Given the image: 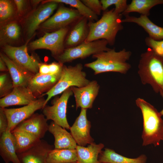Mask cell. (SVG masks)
Returning <instances> with one entry per match:
<instances>
[{
	"instance_id": "cell-8",
	"label": "cell",
	"mask_w": 163,
	"mask_h": 163,
	"mask_svg": "<svg viewBox=\"0 0 163 163\" xmlns=\"http://www.w3.org/2000/svg\"><path fill=\"white\" fill-rule=\"evenodd\" d=\"M68 31L66 27L61 28L51 33H46L43 36L30 44L31 49H44L50 51L56 57L64 51V38Z\"/></svg>"
},
{
	"instance_id": "cell-38",
	"label": "cell",
	"mask_w": 163,
	"mask_h": 163,
	"mask_svg": "<svg viewBox=\"0 0 163 163\" xmlns=\"http://www.w3.org/2000/svg\"><path fill=\"white\" fill-rule=\"evenodd\" d=\"M38 73L43 75L49 74L50 70L49 64L40 63L39 66Z\"/></svg>"
},
{
	"instance_id": "cell-40",
	"label": "cell",
	"mask_w": 163,
	"mask_h": 163,
	"mask_svg": "<svg viewBox=\"0 0 163 163\" xmlns=\"http://www.w3.org/2000/svg\"><path fill=\"white\" fill-rule=\"evenodd\" d=\"M0 71L2 72H8L5 62L1 57H0Z\"/></svg>"
},
{
	"instance_id": "cell-19",
	"label": "cell",
	"mask_w": 163,
	"mask_h": 163,
	"mask_svg": "<svg viewBox=\"0 0 163 163\" xmlns=\"http://www.w3.org/2000/svg\"><path fill=\"white\" fill-rule=\"evenodd\" d=\"M0 57L7 66L14 87H27L28 82L35 74L12 60L4 53H0Z\"/></svg>"
},
{
	"instance_id": "cell-42",
	"label": "cell",
	"mask_w": 163,
	"mask_h": 163,
	"mask_svg": "<svg viewBox=\"0 0 163 163\" xmlns=\"http://www.w3.org/2000/svg\"><path fill=\"white\" fill-rule=\"evenodd\" d=\"M162 96L163 97V94L162 95ZM160 112V113L161 114V115L162 116L163 115V109H162V110L160 112Z\"/></svg>"
},
{
	"instance_id": "cell-30",
	"label": "cell",
	"mask_w": 163,
	"mask_h": 163,
	"mask_svg": "<svg viewBox=\"0 0 163 163\" xmlns=\"http://www.w3.org/2000/svg\"><path fill=\"white\" fill-rule=\"evenodd\" d=\"M20 28L16 22H11L3 26L0 30L1 43L17 40L20 36Z\"/></svg>"
},
{
	"instance_id": "cell-28",
	"label": "cell",
	"mask_w": 163,
	"mask_h": 163,
	"mask_svg": "<svg viewBox=\"0 0 163 163\" xmlns=\"http://www.w3.org/2000/svg\"><path fill=\"white\" fill-rule=\"evenodd\" d=\"M11 133L15 139L17 154L29 149L40 139L33 134L22 130L14 129Z\"/></svg>"
},
{
	"instance_id": "cell-18",
	"label": "cell",
	"mask_w": 163,
	"mask_h": 163,
	"mask_svg": "<svg viewBox=\"0 0 163 163\" xmlns=\"http://www.w3.org/2000/svg\"><path fill=\"white\" fill-rule=\"evenodd\" d=\"M27 87H14L11 92L1 98L0 107L2 108L14 105H26L30 104L37 98Z\"/></svg>"
},
{
	"instance_id": "cell-9",
	"label": "cell",
	"mask_w": 163,
	"mask_h": 163,
	"mask_svg": "<svg viewBox=\"0 0 163 163\" xmlns=\"http://www.w3.org/2000/svg\"><path fill=\"white\" fill-rule=\"evenodd\" d=\"M45 100L44 97L38 98L32 103L18 108H3L8 121L7 130L11 132L20 123L28 118L38 110L43 108Z\"/></svg>"
},
{
	"instance_id": "cell-41",
	"label": "cell",
	"mask_w": 163,
	"mask_h": 163,
	"mask_svg": "<svg viewBox=\"0 0 163 163\" xmlns=\"http://www.w3.org/2000/svg\"><path fill=\"white\" fill-rule=\"evenodd\" d=\"M40 0H33V2H34V4H37L39 2H40Z\"/></svg>"
},
{
	"instance_id": "cell-32",
	"label": "cell",
	"mask_w": 163,
	"mask_h": 163,
	"mask_svg": "<svg viewBox=\"0 0 163 163\" xmlns=\"http://www.w3.org/2000/svg\"><path fill=\"white\" fill-rule=\"evenodd\" d=\"M126 0H101L100 1L102 6V10L106 11L110 6L114 5L115 11L117 13L122 14L126 9L128 5Z\"/></svg>"
},
{
	"instance_id": "cell-17",
	"label": "cell",
	"mask_w": 163,
	"mask_h": 163,
	"mask_svg": "<svg viewBox=\"0 0 163 163\" xmlns=\"http://www.w3.org/2000/svg\"><path fill=\"white\" fill-rule=\"evenodd\" d=\"M47 121L43 114L34 113L20 123L14 129L24 131L42 139L48 131Z\"/></svg>"
},
{
	"instance_id": "cell-34",
	"label": "cell",
	"mask_w": 163,
	"mask_h": 163,
	"mask_svg": "<svg viewBox=\"0 0 163 163\" xmlns=\"http://www.w3.org/2000/svg\"><path fill=\"white\" fill-rule=\"evenodd\" d=\"M145 41L149 47L152 49L157 54L163 57V40H155L148 37L145 38Z\"/></svg>"
},
{
	"instance_id": "cell-6",
	"label": "cell",
	"mask_w": 163,
	"mask_h": 163,
	"mask_svg": "<svg viewBox=\"0 0 163 163\" xmlns=\"http://www.w3.org/2000/svg\"><path fill=\"white\" fill-rule=\"evenodd\" d=\"M108 44L107 42L103 39L89 42L84 41L77 46L64 50L55 58L58 62L63 64L78 58L85 59L91 55L109 50L111 49L107 47Z\"/></svg>"
},
{
	"instance_id": "cell-31",
	"label": "cell",
	"mask_w": 163,
	"mask_h": 163,
	"mask_svg": "<svg viewBox=\"0 0 163 163\" xmlns=\"http://www.w3.org/2000/svg\"><path fill=\"white\" fill-rule=\"evenodd\" d=\"M14 88L12 80L8 72H2L0 75V97H3L12 91Z\"/></svg>"
},
{
	"instance_id": "cell-27",
	"label": "cell",
	"mask_w": 163,
	"mask_h": 163,
	"mask_svg": "<svg viewBox=\"0 0 163 163\" xmlns=\"http://www.w3.org/2000/svg\"><path fill=\"white\" fill-rule=\"evenodd\" d=\"M77 157L75 149H55L48 153L46 163H69L77 162Z\"/></svg>"
},
{
	"instance_id": "cell-37",
	"label": "cell",
	"mask_w": 163,
	"mask_h": 163,
	"mask_svg": "<svg viewBox=\"0 0 163 163\" xmlns=\"http://www.w3.org/2000/svg\"><path fill=\"white\" fill-rule=\"evenodd\" d=\"M63 65L59 62H56L49 64L50 74H55L59 73L62 70Z\"/></svg>"
},
{
	"instance_id": "cell-43",
	"label": "cell",
	"mask_w": 163,
	"mask_h": 163,
	"mask_svg": "<svg viewBox=\"0 0 163 163\" xmlns=\"http://www.w3.org/2000/svg\"><path fill=\"white\" fill-rule=\"evenodd\" d=\"M78 163L77 162H71V163Z\"/></svg>"
},
{
	"instance_id": "cell-20",
	"label": "cell",
	"mask_w": 163,
	"mask_h": 163,
	"mask_svg": "<svg viewBox=\"0 0 163 163\" xmlns=\"http://www.w3.org/2000/svg\"><path fill=\"white\" fill-rule=\"evenodd\" d=\"M0 155L5 163H21L16 152L15 138L10 131L0 135Z\"/></svg>"
},
{
	"instance_id": "cell-22",
	"label": "cell",
	"mask_w": 163,
	"mask_h": 163,
	"mask_svg": "<svg viewBox=\"0 0 163 163\" xmlns=\"http://www.w3.org/2000/svg\"><path fill=\"white\" fill-rule=\"evenodd\" d=\"M122 22L133 23L142 27L148 33L149 37L157 41L163 40V27H159L152 22L148 17L141 15L139 17L125 15Z\"/></svg>"
},
{
	"instance_id": "cell-4",
	"label": "cell",
	"mask_w": 163,
	"mask_h": 163,
	"mask_svg": "<svg viewBox=\"0 0 163 163\" xmlns=\"http://www.w3.org/2000/svg\"><path fill=\"white\" fill-rule=\"evenodd\" d=\"M138 73L143 84L150 85L156 92L163 94V57L150 48L141 54Z\"/></svg>"
},
{
	"instance_id": "cell-11",
	"label": "cell",
	"mask_w": 163,
	"mask_h": 163,
	"mask_svg": "<svg viewBox=\"0 0 163 163\" xmlns=\"http://www.w3.org/2000/svg\"><path fill=\"white\" fill-rule=\"evenodd\" d=\"M87 110L81 108L79 115L69 129L77 145L83 146L92 144L94 141L90 134L91 125L87 118Z\"/></svg>"
},
{
	"instance_id": "cell-23",
	"label": "cell",
	"mask_w": 163,
	"mask_h": 163,
	"mask_svg": "<svg viewBox=\"0 0 163 163\" xmlns=\"http://www.w3.org/2000/svg\"><path fill=\"white\" fill-rule=\"evenodd\" d=\"M104 147L102 143L90 144L86 147L77 145L76 151L78 163H100L98 156Z\"/></svg>"
},
{
	"instance_id": "cell-13",
	"label": "cell",
	"mask_w": 163,
	"mask_h": 163,
	"mask_svg": "<svg viewBox=\"0 0 163 163\" xmlns=\"http://www.w3.org/2000/svg\"><path fill=\"white\" fill-rule=\"evenodd\" d=\"M44 5L36 9L28 18L27 23L28 39L31 38L36 30L42 23L47 20L57 8L58 3L47 0Z\"/></svg>"
},
{
	"instance_id": "cell-21",
	"label": "cell",
	"mask_w": 163,
	"mask_h": 163,
	"mask_svg": "<svg viewBox=\"0 0 163 163\" xmlns=\"http://www.w3.org/2000/svg\"><path fill=\"white\" fill-rule=\"evenodd\" d=\"M49 132L54 138L55 149H75L77 144L71 133L59 125L52 121L49 125Z\"/></svg>"
},
{
	"instance_id": "cell-25",
	"label": "cell",
	"mask_w": 163,
	"mask_h": 163,
	"mask_svg": "<svg viewBox=\"0 0 163 163\" xmlns=\"http://www.w3.org/2000/svg\"><path fill=\"white\" fill-rule=\"evenodd\" d=\"M87 20L83 17L72 28L66 42L68 48L77 46L85 41L88 33Z\"/></svg>"
},
{
	"instance_id": "cell-5",
	"label": "cell",
	"mask_w": 163,
	"mask_h": 163,
	"mask_svg": "<svg viewBox=\"0 0 163 163\" xmlns=\"http://www.w3.org/2000/svg\"><path fill=\"white\" fill-rule=\"evenodd\" d=\"M83 69L81 63L74 66L63 65L61 75L57 83L50 91L40 96H47L44 107L52 97L63 93L69 88L72 86L80 88L88 84L90 81L86 78V74L83 71Z\"/></svg>"
},
{
	"instance_id": "cell-26",
	"label": "cell",
	"mask_w": 163,
	"mask_h": 163,
	"mask_svg": "<svg viewBox=\"0 0 163 163\" xmlns=\"http://www.w3.org/2000/svg\"><path fill=\"white\" fill-rule=\"evenodd\" d=\"M163 4V0H132L122 14L125 16L130 13L136 12L148 16L150 9L155 6Z\"/></svg>"
},
{
	"instance_id": "cell-1",
	"label": "cell",
	"mask_w": 163,
	"mask_h": 163,
	"mask_svg": "<svg viewBox=\"0 0 163 163\" xmlns=\"http://www.w3.org/2000/svg\"><path fill=\"white\" fill-rule=\"evenodd\" d=\"M122 16L113 8L105 11L101 18L96 22L89 21L88 24V33L84 41L89 42L103 39L110 45H113L117 33L123 28Z\"/></svg>"
},
{
	"instance_id": "cell-29",
	"label": "cell",
	"mask_w": 163,
	"mask_h": 163,
	"mask_svg": "<svg viewBox=\"0 0 163 163\" xmlns=\"http://www.w3.org/2000/svg\"><path fill=\"white\" fill-rule=\"evenodd\" d=\"M58 3L65 4L76 9L80 15L84 18L92 21L97 20V15L91 11L81 1L79 0H50Z\"/></svg>"
},
{
	"instance_id": "cell-35",
	"label": "cell",
	"mask_w": 163,
	"mask_h": 163,
	"mask_svg": "<svg viewBox=\"0 0 163 163\" xmlns=\"http://www.w3.org/2000/svg\"><path fill=\"white\" fill-rule=\"evenodd\" d=\"M82 3L97 15L101 14L102 6L100 1L98 0H82Z\"/></svg>"
},
{
	"instance_id": "cell-15",
	"label": "cell",
	"mask_w": 163,
	"mask_h": 163,
	"mask_svg": "<svg viewBox=\"0 0 163 163\" xmlns=\"http://www.w3.org/2000/svg\"><path fill=\"white\" fill-rule=\"evenodd\" d=\"M54 149L53 145L40 139L31 147L18 155L21 163H46L47 155Z\"/></svg>"
},
{
	"instance_id": "cell-14",
	"label": "cell",
	"mask_w": 163,
	"mask_h": 163,
	"mask_svg": "<svg viewBox=\"0 0 163 163\" xmlns=\"http://www.w3.org/2000/svg\"><path fill=\"white\" fill-rule=\"evenodd\" d=\"M100 85L96 80L90 81L86 85L80 88L71 87L75 99L76 108L91 109L93 102L97 96Z\"/></svg>"
},
{
	"instance_id": "cell-3",
	"label": "cell",
	"mask_w": 163,
	"mask_h": 163,
	"mask_svg": "<svg viewBox=\"0 0 163 163\" xmlns=\"http://www.w3.org/2000/svg\"><path fill=\"white\" fill-rule=\"evenodd\" d=\"M131 55V52L125 49L118 52L111 49L93 55L96 60L85 64V66L94 71V75L108 72L125 74L131 67L127 61Z\"/></svg>"
},
{
	"instance_id": "cell-24",
	"label": "cell",
	"mask_w": 163,
	"mask_h": 163,
	"mask_svg": "<svg viewBox=\"0 0 163 163\" xmlns=\"http://www.w3.org/2000/svg\"><path fill=\"white\" fill-rule=\"evenodd\" d=\"M100 163H146L147 157L142 154L135 158H129L116 153L114 150L106 148L98 156Z\"/></svg>"
},
{
	"instance_id": "cell-12",
	"label": "cell",
	"mask_w": 163,
	"mask_h": 163,
	"mask_svg": "<svg viewBox=\"0 0 163 163\" xmlns=\"http://www.w3.org/2000/svg\"><path fill=\"white\" fill-rule=\"evenodd\" d=\"M81 17L76 9L61 6L53 16L41 24V27L48 30H58L66 27Z\"/></svg>"
},
{
	"instance_id": "cell-7",
	"label": "cell",
	"mask_w": 163,
	"mask_h": 163,
	"mask_svg": "<svg viewBox=\"0 0 163 163\" xmlns=\"http://www.w3.org/2000/svg\"><path fill=\"white\" fill-rule=\"evenodd\" d=\"M73 94L71 87L69 88L60 97L52 101L51 106L46 105L43 107V113L48 120H51L62 127L70 129V126L66 117L67 108L68 100Z\"/></svg>"
},
{
	"instance_id": "cell-33",
	"label": "cell",
	"mask_w": 163,
	"mask_h": 163,
	"mask_svg": "<svg viewBox=\"0 0 163 163\" xmlns=\"http://www.w3.org/2000/svg\"><path fill=\"white\" fill-rule=\"evenodd\" d=\"M14 8L11 2L7 0H0V20L6 21L13 15Z\"/></svg>"
},
{
	"instance_id": "cell-16",
	"label": "cell",
	"mask_w": 163,
	"mask_h": 163,
	"mask_svg": "<svg viewBox=\"0 0 163 163\" xmlns=\"http://www.w3.org/2000/svg\"><path fill=\"white\" fill-rule=\"evenodd\" d=\"M62 70L55 74H35L28 82L27 87L35 96L39 98L57 83L61 75Z\"/></svg>"
},
{
	"instance_id": "cell-10",
	"label": "cell",
	"mask_w": 163,
	"mask_h": 163,
	"mask_svg": "<svg viewBox=\"0 0 163 163\" xmlns=\"http://www.w3.org/2000/svg\"><path fill=\"white\" fill-rule=\"evenodd\" d=\"M4 53L10 59L34 74L39 72L40 63L33 56L28 53L26 45L15 47L6 45Z\"/></svg>"
},
{
	"instance_id": "cell-36",
	"label": "cell",
	"mask_w": 163,
	"mask_h": 163,
	"mask_svg": "<svg viewBox=\"0 0 163 163\" xmlns=\"http://www.w3.org/2000/svg\"><path fill=\"white\" fill-rule=\"evenodd\" d=\"M8 127V121L2 108H0V136L6 131Z\"/></svg>"
},
{
	"instance_id": "cell-2",
	"label": "cell",
	"mask_w": 163,
	"mask_h": 163,
	"mask_svg": "<svg viewBox=\"0 0 163 163\" xmlns=\"http://www.w3.org/2000/svg\"><path fill=\"white\" fill-rule=\"evenodd\" d=\"M137 106L142 112L143 130L142 135V145L153 144L158 146L163 140V120L160 112L152 105L143 99L136 100Z\"/></svg>"
},
{
	"instance_id": "cell-39",
	"label": "cell",
	"mask_w": 163,
	"mask_h": 163,
	"mask_svg": "<svg viewBox=\"0 0 163 163\" xmlns=\"http://www.w3.org/2000/svg\"><path fill=\"white\" fill-rule=\"evenodd\" d=\"M14 2L16 6L18 13H21L24 8L25 1L23 0H15Z\"/></svg>"
}]
</instances>
